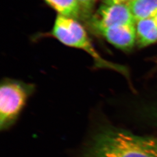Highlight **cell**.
Returning <instances> with one entry per match:
<instances>
[{
    "instance_id": "obj_1",
    "label": "cell",
    "mask_w": 157,
    "mask_h": 157,
    "mask_svg": "<svg viewBox=\"0 0 157 157\" xmlns=\"http://www.w3.org/2000/svg\"><path fill=\"white\" fill-rule=\"evenodd\" d=\"M89 152L93 157H157V138L104 129L94 137Z\"/></svg>"
},
{
    "instance_id": "obj_2",
    "label": "cell",
    "mask_w": 157,
    "mask_h": 157,
    "mask_svg": "<svg viewBox=\"0 0 157 157\" xmlns=\"http://www.w3.org/2000/svg\"><path fill=\"white\" fill-rule=\"evenodd\" d=\"M50 35L64 45L86 52L92 58L96 68L110 69L127 75L125 67L108 61L101 56L91 43L83 26L76 19L58 15Z\"/></svg>"
},
{
    "instance_id": "obj_3",
    "label": "cell",
    "mask_w": 157,
    "mask_h": 157,
    "mask_svg": "<svg viewBox=\"0 0 157 157\" xmlns=\"http://www.w3.org/2000/svg\"><path fill=\"white\" fill-rule=\"evenodd\" d=\"M35 90L33 84L4 78L0 87V129L11 128L17 121L29 98Z\"/></svg>"
},
{
    "instance_id": "obj_4",
    "label": "cell",
    "mask_w": 157,
    "mask_h": 157,
    "mask_svg": "<svg viewBox=\"0 0 157 157\" xmlns=\"http://www.w3.org/2000/svg\"><path fill=\"white\" fill-rule=\"evenodd\" d=\"M135 24V19L128 4H115L108 2L100 6L91 23L94 30Z\"/></svg>"
},
{
    "instance_id": "obj_5",
    "label": "cell",
    "mask_w": 157,
    "mask_h": 157,
    "mask_svg": "<svg viewBox=\"0 0 157 157\" xmlns=\"http://www.w3.org/2000/svg\"><path fill=\"white\" fill-rule=\"evenodd\" d=\"M95 31L109 43L122 50L132 49L136 41L135 24L99 29Z\"/></svg>"
},
{
    "instance_id": "obj_6",
    "label": "cell",
    "mask_w": 157,
    "mask_h": 157,
    "mask_svg": "<svg viewBox=\"0 0 157 157\" xmlns=\"http://www.w3.org/2000/svg\"><path fill=\"white\" fill-rule=\"evenodd\" d=\"M136 40L141 47L157 42V25L153 17L135 22Z\"/></svg>"
},
{
    "instance_id": "obj_7",
    "label": "cell",
    "mask_w": 157,
    "mask_h": 157,
    "mask_svg": "<svg viewBox=\"0 0 157 157\" xmlns=\"http://www.w3.org/2000/svg\"><path fill=\"white\" fill-rule=\"evenodd\" d=\"M135 22L151 18L157 12V0H132L128 4Z\"/></svg>"
},
{
    "instance_id": "obj_8",
    "label": "cell",
    "mask_w": 157,
    "mask_h": 157,
    "mask_svg": "<svg viewBox=\"0 0 157 157\" xmlns=\"http://www.w3.org/2000/svg\"><path fill=\"white\" fill-rule=\"evenodd\" d=\"M58 15L78 19L82 10L77 0H44Z\"/></svg>"
},
{
    "instance_id": "obj_9",
    "label": "cell",
    "mask_w": 157,
    "mask_h": 157,
    "mask_svg": "<svg viewBox=\"0 0 157 157\" xmlns=\"http://www.w3.org/2000/svg\"><path fill=\"white\" fill-rule=\"evenodd\" d=\"M81 8L82 12H85L87 13L90 11L92 8L94 0H77Z\"/></svg>"
},
{
    "instance_id": "obj_10",
    "label": "cell",
    "mask_w": 157,
    "mask_h": 157,
    "mask_svg": "<svg viewBox=\"0 0 157 157\" xmlns=\"http://www.w3.org/2000/svg\"><path fill=\"white\" fill-rule=\"evenodd\" d=\"M131 0H106V2L115 4H128Z\"/></svg>"
},
{
    "instance_id": "obj_11",
    "label": "cell",
    "mask_w": 157,
    "mask_h": 157,
    "mask_svg": "<svg viewBox=\"0 0 157 157\" xmlns=\"http://www.w3.org/2000/svg\"><path fill=\"white\" fill-rule=\"evenodd\" d=\"M153 18L154 19V20H155V22H156V23H157V13L155 15V16L154 17H153Z\"/></svg>"
},
{
    "instance_id": "obj_12",
    "label": "cell",
    "mask_w": 157,
    "mask_h": 157,
    "mask_svg": "<svg viewBox=\"0 0 157 157\" xmlns=\"http://www.w3.org/2000/svg\"><path fill=\"white\" fill-rule=\"evenodd\" d=\"M131 1H132V0H131Z\"/></svg>"
}]
</instances>
